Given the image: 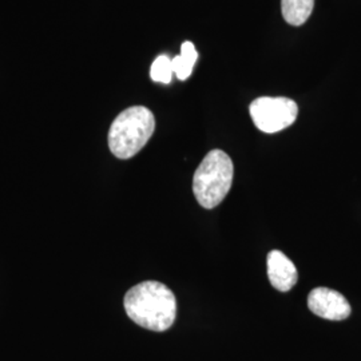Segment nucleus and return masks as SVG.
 <instances>
[{"label": "nucleus", "instance_id": "obj_1", "mask_svg": "<svg viewBox=\"0 0 361 361\" xmlns=\"http://www.w3.org/2000/svg\"><path fill=\"white\" fill-rule=\"evenodd\" d=\"M123 305L134 323L153 332H165L176 322V296L166 285L158 281L133 286L125 296Z\"/></svg>", "mask_w": 361, "mask_h": 361}, {"label": "nucleus", "instance_id": "obj_2", "mask_svg": "<svg viewBox=\"0 0 361 361\" xmlns=\"http://www.w3.org/2000/svg\"><path fill=\"white\" fill-rule=\"evenodd\" d=\"M154 130V114L145 106H133L113 121L109 131V147L116 158L129 159L142 150Z\"/></svg>", "mask_w": 361, "mask_h": 361}, {"label": "nucleus", "instance_id": "obj_3", "mask_svg": "<svg viewBox=\"0 0 361 361\" xmlns=\"http://www.w3.org/2000/svg\"><path fill=\"white\" fill-rule=\"evenodd\" d=\"M234 166L232 158L222 150L209 152L193 177V193L205 209L219 207L232 188Z\"/></svg>", "mask_w": 361, "mask_h": 361}, {"label": "nucleus", "instance_id": "obj_4", "mask_svg": "<svg viewBox=\"0 0 361 361\" xmlns=\"http://www.w3.org/2000/svg\"><path fill=\"white\" fill-rule=\"evenodd\" d=\"M249 113L259 131L274 134L295 123L298 106L285 97H261L250 104Z\"/></svg>", "mask_w": 361, "mask_h": 361}, {"label": "nucleus", "instance_id": "obj_5", "mask_svg": "<svg viewBox=\"0 0 361 361\" xmlns=\"http://www.w3.org/2000/svg\"><path fill=\"white\" fill-rule=\"evenodd\" d=\"M308 308L316 316L331 320L341 322L348 319L352 308L347 298L337 290L329 288H314L308 296Z\"/></svg>", "mask_w": 361, "mask_h": 361}, {"label": "nucleus", "instance_id": "obj_6", "mask_svg": "<svg viewBox=\"0 0 361 361\" xmlns=\"http://www.w3.org/2000/svg\"><path fill=\"white\" fill-rule=\"evenodd\" d=\"M268 277L271 286L280 292L290 290L298 280L295 264L280 250H271L267 258Z\"/></svg>", "mask_w": 361, "mask_h": 361}, {"label": "nucleus", "instance_id": "obj_7", "mask_svg": "<svg viewBox=\"0 0 361 361\" xmlns=\"http://www.w3.org/2000/svg\"><path fill=\"white\" fill-rule=\"evenodd\" d=\"M314 0H281L285 22L290 26H302L313 13Z\"/></svg>", "mask_w": 361, "mask_h": 361}, {"label": "nucleus", "instance_id": "obj_8", "mask_svg": "<svg viewBox=\"0 0 361 361\" xmlns=\"http://www.w3.org/2000/svg\"><path fill=\"white\" fill-rule=\"evenodd\" d=\"M198 59V52L192 42H183L180 46V54L171 59L174 75L180 80H186L192 75L194 65Z\"/></svg>", "mask_w": 361, "mask_h": 361}, {"label": "nucleus", "instance_id": "obj_9", "mask_svg": "<svg viewBox=\"0 0 361 361\" xmlns=\"http://www.w3.org/2000/svg\"><path fill=\"white\" fill-rule=\"evenodd\" d=\"M173 62L168 55H159L150 68V78L157 83L169 85L173 79Z\"/></svg>", "mask_w": 361, "mask_h": 361}]
</instances>
